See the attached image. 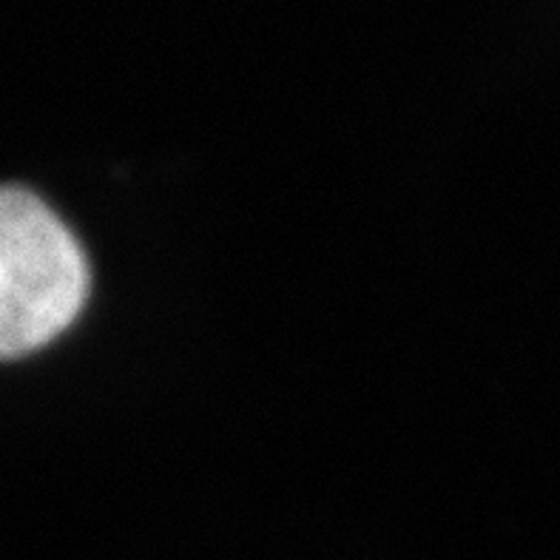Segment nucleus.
I'll list each match as a JSON object with an SVG mask.
<instances>
[{
  "label": "nucleus",
  "instance_id": "obj_1",
  "mask_svg": "<svg viewBox=\"0 0 560 560\" xmlns=\"http://www.w3.org/2000/svg\"><path fill=\"white\" fill-rule=\"evenodd\" d=\"M89 262L37 194L0 185V359L35 353L78 319Z\"/></svg>",
  "mask_w": 560,
  "mask_h": 560
}]
</instances>
